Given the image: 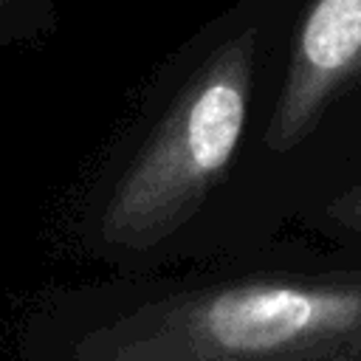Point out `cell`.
I'll return each instance as SVG.
<instances>
[{"label": "cell", "instance_id": "cell-1", "mask_svg": "<svg viewBox=\"0 0 361 361\" xmlns=\"http://www.w3.org/2000/svg\"><path fill=\"white\" fill-rule=\"evenodd\" d=\"M17 361H361V265L62 293L23 324Z\"/></svg>", "mask_w": 361, "mask_h": 361}, {"label": "cell", "instance_id": "cell-3", "mask_svg": "<svg viewBox=\"0 0 361 361\" xmlns=\"http://www.w3.org/2000/svg\"><path fill=\"white\" fill-rule=\"evenodd\" d=\"M355 82H361V0H310L265 130L268 149L299 147Z\"/></svg>", "mask_w": 361, "mask_h": 361}, {"label": "cell", "instance_id": "cell-5", "mask_svg": "<svg viewBox=\"0 0 361 361\" xmlns=\"http://www.w3.org/2000/svg\"><path fill=\"white\" fill-rule=\"evenodd\" d=\"M0 3H3V0H0Z\"/></svg>", "mask_w": 361, "mask_h": 361}, {"label": "cell", "instance_id": "cell-2", "mask_svg": "<svg viewBox=\"0 0 361 361\" xmlns=\"http://www.w3.org/2000/svg\"><path fill=\"white\" fill-rule=\"evenodd\" d=\"M254 31L223 42L180 87L135 161L102 203L93 240L113 259H152L203 212L245 130Z\"/></svg>", "mask_w": 361, "mask_h": 361}, {"label": "cell", "instance_id": "cell-4", "mask_svg": "<svg viewBox=\"0 0 361 361\" xmlns=\"http://www.w3.org/2000/svg\"><path fill=\"white\" fill-rule=\"evenodd\" d=\"M322 217L338 237L361 243V180L344 189L341 195H336L333 200H327Z\"/></svg>", "mask_w": 361, "mask_h": 361}]
</instances>
